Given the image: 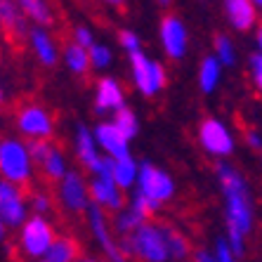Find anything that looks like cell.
<instances>
[{
	"label": "cell",
	"instance_id": "cell-34",
	"mask_svg": "<svg viewBox=\"0 0 262 262\" xmlns=\"http://www.w3.org/2000/svg\"><path fill=\"white\" fill-rule=\"evenodd\" d=\"M213 255H215V260H217V262H238V260H241V257H238L236 253L232 250V246L227 244L225 236H220L217 241H215Z\"/></svg>",
	"mask_w": 262,
	"mask_h": 262
},
{
	"label": "cell",
	"instance_id": "cell-24",
	"mask_svg": "<svg viewBox=\"0 0 262 262\" xmlns=\"http://www.w3.org/2000/svg\"><path fill=\"white\" fill-rule=\"evenodd\" d=\"M14 3L21 7V12L26 14V19L33 26H45L48 29L55 21V12H52L48 0H14Z\"/></svg>",
	"mask_w": 262,
	"mask_h": 262
},
{
	"label": "cell",
	"instance_id": "cell-12",
	"mask_svg": "<svg viewBox=\"0 0 262 262\" xmlns=\"http://www.w3.org/2000/svg\"><path fill=\"white\" fill-rule=\"evenodd\" d=\"M85 222L90 227L92 238L104 250V255L109 257L111 262H125V255L121 250V241H116V229H114V222L109 220V213L97 206H92L85 213Z\"/></svg>",
	"mask_w": 262,
	"mask_h": 262
},
{
	"label": "cell",
	"instance_id": "cell-11",
	"mask_svg": "<svg viewBox=\"0 0 262 262\" xmlns=\"http://www.w3.org/2000/svg\"><path fill=\"white\" fill-rule=\"evenodd\" d=\"M57 201H59L61 210H67L71 215H85L92 208V194H90V182L80 170H69V175L57 184Z\"/></svg>",
	"mask_w": 262,
	"mask_h": 262
},
{
	"label": "cell",
	"instance_id": "cell-42",
	"mask_svg": "<svg viewBox=\"0 0 262 262\" xmlns=\"http://www.w3.org/2000/svg\"><path fill=\"white\" fill-rule=\"evenodd\" d=\"M161 5H170V0H159Z\"/></svg>",
	"mask_w": 262,
	"mask_h": 262
},
{
	"label": "cell",
	"instance_id": "cell-31",
	"mask_svg": "<svg viewBox=\"0 0 262 262\" xmlns=\"http://www.w3.org/2000/svg\"><path fill=\"white\" fill-rule=\"evenodd\" d=\"M29 203H31V210L36 215H48L52 210V196L48 194L45 189H33L29 194Z\"/></svg>",
	"mask_w": 262,
	"mask_h": 262
},
{
	"label": "cell",
	"instance_id": "cell-5",
	"mask_svg": "<svg viewBox=\"0 0 262 262\" xmlns=\"http://www.w3.org/2000/svg\"><path fill=\"white\" fill-rule=\"evenodd\" d=\"M14 128H17L19 137H24L26 142H36L52 140L57 133V123L48 106L38 102H24L14 111Z\"/></svg>",
	"mask_w": 262,
	"mask_h": 262
},
{
	"label": "cell",
	"instance_id": "cell-1",
	"mask_svg": "<svg viewBox=\"0 0 262 262\" xmlns=\"http://www.w3.org/2000/svg\"><path fill=\"white\" fill-rule=\"evenodd\" d=\"M215 177H217V187L225 203V238L234 253L244 257L246 238L255 225V208H253L248 180L225 161H220Z\"/></svg>",
	"mask_w": 262,
	"mask_h": 262
},
{
	"label": "cell",
	"instance_id": "cell-19",
	"mask_svg": "<svg viewBox=\"0 0 262 262\" xmlns=\"http://www.w3.org/2000/svg\"><path fill=\"white\" fill-rule=\"evenodd\" d=\"M73 151H76V159L78 163L85 168L88 172H95L97 165L102 163L104 154L97 144V137H95V130L85 128V125H78L76 128V135H73Z\"/></svg>",
	"mask_w": 262,
	"mask_h": 262
},
{
	"label": "cell",
	"instance_id": "cell-17",
	"mask_svg": "<svg viewBox=\"0 0 262 262\" xmlns=\"http://www.w3.org/2000/svg\"><path fill=\"white\" fill-rule=\"evenodd\" d=\"M26 40H29L31 52H33V57L38 59L40 67H45V69L57 67V61L61 59V50L57 45L55 36L45 26H31Z\"/></svg>",
	"mask_w": 262,
	"mask_h": 262
},
{
	"label": "cell",
	"instance_id": "cell-41",
	"mask_svg": "<svg viewBox=\"0 0 262 262\" xmlns=\"http://www.w3.org/2000/svg\"><path fill=\"white\" fill-rule=\"evenodd\" d=\"M253 3L257 5V10H262V0H253Z\"/></svg>",
	"mask_w": 262,
	"mask_h": 262
},
{
	"label": "cell",
	"instance_id": "cell-10",
	"mask_svg": "<svg viewBox=\"0 0 262 262\" xmlns=\"http://www.w3.org/2000/svg\"><path fill=\"white\" fill-rule=\"evenodd\" d=\"M29 149L33 161H36L38 172L43 175L45 182L59 184L69 175L71 168H69L67 154L61 151L59 144H55L52 140H36V142H29Z\"/></svg>",
	"mask_w": 262,
	"mask_h": 262
},
{
	"label": "cell",
	"instance_id": "cell-33",
	"mask_svg": "<svg viewBox=\"0 0 262 262\" xmlns=\"http://www.w3.org/2000/svg\"><path fill=\"white\" fill-rule=\"evenodd\" d=\"M248 78H250L253 90L262 97V55L260 52H255V55L248 57Z\"/></svg>",
	"mask_w": 262,
	"mask_h": 262
},
{
	"label": "cell",
	"instance_id": "cell-25",
	"mask_svg": "<svg viewBox=\"0 0 262 262\" xmlns=\"http://www.w3.org/2000/svg\"><path fill=\"white\" fill-rule=\"evenodd\" d=\"M45 260H52V262H80L83 260V257H80V244L73 236H69V234H59L57 241L52 244V248H50V253H48Z\"/></svg>",
	"mask_w": 262,
	"mask_h": 262
},
{
	"label": "cell",
	"instance_id": "cell-6",
	"mask_svg": "<svg viewBox=\"0 0 262 262\" xmlns=\"http://www.w3.org/2000/svg\"><path fill=\"white\" fill-rule=\"evenodd\" d=\"M196 140H199V146L203 149V154H208L210 159H217V161L229 159L234 154V149H236V137H234L232 128L222 118H215V116H208L199 123Z\"/></svg>",
	"mask_w": 262,
	"mask_h": 262
},
{
	"label": "cell",
	"instance_id": "cell-29",
	"mask_svg": "<svg viewBox=\"0 0 262 262\" xmlns=\"http://www.w3.org/2000/svg\"><path fill=\"white\" fill-rule=\"evenodd\" d=\"M213 55L222 61V67H234L236 64V48H234L232 38L225 33H217L213 40Z\"/></svg>",
	"mask_w": 262,
	"mask_h": 262
},
{
	"label": "cell",
	"instance_id": "cell-15",
	"mask_svg": "<svg viewBox=\"0 0 262 262\" xmlns=\"http://www.w3.org/2000/svg\"><path fill=\"white\" fill-rule=\"evenodd\" d=\"M92 206L106 213H121L125 208V191L114 182V177H90Z\"/></svg>",
	"mask_w": 262,
	"mask_h": 262
},
{
	"label": "cell",
	"instance_id": "cell-21",
	"mask_svg": "<svg viewBox=\"0 0 262 262\" xmlns=\"http://www.w3.org/2000/svg\"><path fill=\"white\" fill-rule=\"evenodd\" d=\"M222 61L215 55H206L201 61H199V73H196V83H199V90L203 95H213L215 90L222 83Z\"/></svg>",
	"mask_w": 262,
	"mask_h": 262
},
{
	"label": "cell",
	"instance_id": "cell-26",
	"mask_svg": "<svg viewBox=\"0 0 262 262\" xmlns=\"http://www.w3.org/2000/svg\"><path fill=\"white\" fill-rule=\"evenodd\" d=\"M144 222H149V217H144L137 208L128 203V206L123 208L121 213H116V217H114V229H116V234L123 238V236H130L135 229H140Z\"/></svg>",
	"mask_w": 262,
	"mask_h": 262
},
{
	"label": "cell",
	"instance_id": "cell-18",
	"mask_svg": "<svg viewBox=\"0 0 262 262\" xmlns=\"http://www.w3.org/2000/svg\"><path fill=\"white\" fill-rule=\"evenodd\" d=\"M95 137H97V144L104 156H109L114 161L130 156V140L114 125L111 118L109 121H99L95 125Z\"/></svg>",
	"mask_w": 262,
	"mask_h": 262
},
{
	"label": "cell",
	"instance_id": "cell-14",
	"mask_svg": "<svg viewBox=\"0 0 262 262\" xmlns=\"http://www.w3.org/2000/svg\"><path fill=\"white\" fill-rule=\"evenodd\" d=\"M95 114L99 116H114L121 109H125V90H123L121 80H116L114 76H102L95 83Z\"/></svg>",
	"mask_w": 262,
	"mask_h": 262
},
{
	"label": "cell",
	"instance_id": "cell-7",
	"mask_svg": "<svg viewBox=\"0 0 262 262\" xmlns=\"http://www.w3.org/2000/svg\"><path fill=\"white\" fill-rule=\"evenodd\" d=\"M135 194L144 196L146 201L154 203L161 210L165 203H170L175 199L177 184L168 170H163V168H159V165H154V163H142Z\"/></svg>",
	"mask_w": 262,
	"mask_h": 262
},
{
	"label": "cell",
	"instance_id": "cell-39",
	"mask_svg": "<svg viewBox=\"0 0 262 262\" xmlns=\"http://www.w3.org/2000/svg\"><path fill=\"white\" fill-rule=\"evenodd\" d=\"M255 45H257V52L262 55V21H260V26L255 29Z\"/></svg>",
	"mask_w": 262,
	"mask_h": 262
},
{
	"label": "cell",
	"instance_id": "cell-30",
	"mask_svg": "<svg viewBox=\"0 0 262 262\" xmlns=\"http://www.w3.org/2000/svg\"><path fill=\"white\" fill-rule=\"evenodd\" d=\"M90 61L95 71H106V69L114 64V52H111L109 45L104 43H95L90 48Z\"/></svg>",
	"mask_w": 262,
	"mask_h": 262
},
{
	"label": "cell",
	"instance_id": "cell-3",
	"mask_svg": "<svg viewBox=\"0 0 262 262\" xmlns=\"http://www.w3.org/2000/svg\"><path fill=\"white\" fill-rule=\"evenodd\" d=\"M36 161L31 156L29 142L21 137H5L0 142V175L3 182L17 184L26 189L36 177Z\"/></svg>",
	"mask_w": 262,
	"mask_h": 262
},
{
	"label": "cell",
	"instance_id": "cell-13",
	"mask_svg": "<svg viewBox=\"0 0 262 262\" xmlns=\"http://www.w3.org/2000/svg\"><path fill=\"white\" fill-rule=\"evenodd\" d=\"M159 38L165 57L180 61L189 52V29L177 14H165L159 24Z\"/></svg>",
	"mask_w": 262,
	"mask_h": 262
},
{
	"label": "cell",
	"instance_id": "cell-22",
	"mask_svg": "<svg viewBox=\"0 0 262 262\" xmlns=\"http://www.w3.org/2000/svg\"><path fill=\"white\" fill-rule=\"evenodd\" d=\"M140 168L142 163L135 161V156H125V159H116L114 161V170H111V177L114 182L121 187L123 191H135L137 187V180H140Z\"/></svg>",
	"mask_w": 262,
	"mask_h": 262
},
{
	"label": "cell",
	"instance_id": "cell-35",
	"mask_svg": "<svg viewBox=\"0 0 262 262\" xmlns=\"http://www.w3.org/2000/svg\"><path fill=\"white\" fill-rule=\"evenodd\" d=\"M71 40L73 43H78L80 48H88L90 50L92 45H95V33H92L90 26H76V29L71 31Z\"/></svg>",
	"mask_w": 262,
	"mask_h": 262
},
{
	"label": "cell",
	"instance_id": "cell-23",
	"mask_svg": "<svg viewBox=\"0 0 262 262\" xmlns=\"http://www.w3.org/2000/svg\"><path fill=\"white\" fill-rule=\"evenodd\" d=\"M61 61H64V67H67L73 76H85V73L92 69L90 50L80 48V45L73 43V40L61 48Z\"/></svg>",
	"mask_w": 262,
	"mask_h": 262
},
{
	"label": "cell",
	"instance_id": "cell-40",
	"mask_svg": "<svg viewBox=\"0 0 262 262\" xmlns=\"http://www.w3.org/2000/svg\"><path fill=\"white\" fill-rule=\"evenodd\" d=\"M80 262H99V260H92V257H83Z\"/></svg>",
	"mask_w": 262,
	"mask_h": 262
},
{
	"label": "cell",
	"instance_id": "cell-2",
	"mask_svg": "<svg viewBox=\"0 0 262 262\" xmlns=\"http://www.w3.org/2000/svg\"><path fill=\"white\" fill-rule=\"evenodd\" d=\"M170 225L149 220L130 236L121 238V250L125 257L140 262H170V241H168Z\"/></svg>",
	"mask_w": 262,
	"mask_h": 262
},
{
	"label": "cell",
	"instance_id": "cell-43",
	"mask_svg": "<svg viewBox=\"0 0 262 262\" xmlns=\"http://www.w3.org/2000/svg\"><path fill=\"white\" fill-rule=\"evenodd\" d=\"M43 262H52V260H43Z\"/></svg>",
	"mask_w": 262,
	"mask_h": 262
},
{
	"label": "cell",
	"instance_id": "cell-37",
	"mask_svg": "<svg viewBox=\"0 0 262 262\" xmlns=\"http://www.w3.org/2000/svg\"><path fill=\"white\" fill-rule=\"evenodd\" d=\"M191 262H217L215 260L213 253H206V250H199L194 257H191Z\"/></svg>",
	"mask_w": 262,
	"mask_h": 262
},
{
	"label": "cell",
	"instance_id": "cell-20",
	"mask_svg": "<svg viewBox=\"0 0 262 262\" xmlns=\"http://www.w3.org/2000/svg\"><path fill=\"white\" fill-rule=\"evenodd\" d=\"M0 21L5 33L12 38H26L31 31L29 19L14 0H0Z\"/></svg>",
	"mask_w": 262,
	"mask_h": 262
},
{
	"label": "cell",
	"instance_id": "cell-4",
	"mask_svg": "<svg viewBox=\"0 0 262 262\" xmlns=\"http://www.w3.org/2000/svg\"><path fill=\"white\" fill-rule=\"evenodd\" d=\"M57 229L45 215H31L21 229H17V248L26 260L43 262L48 257L52 244L57 241Z\"/></svg>",
	"mask_w": 262,
	"mask_h": 262
},
{
	"label": "cell",
	"instance_id": "cell-38",
	"mask_svg": "<svg viewBox=\"0 0 262 262\" xmlns=\"http://www.w3.org/2000/svg\"><path fill=\"white\" fill-rule=\"evenodd\" d=\"M106 7H114V10H121V7H125V3L128 0H102Z\"/></svg>",
	"mask_w": 262,
	"mask_h": 262
},
{
	"label": "cell",
	"instance_id": "cell-16",
	"mask_svg": "<svg viewBox=\"0 0 262 262\" xmlns=\"http://www.w3.org/2000/svg\"><path fill=\"white\" fill-rule=\"evenodd\" d=\"M222 10L234 31L248 33L260 26V10L253 0H222Z\"/></svg>",
	"mask_w": 262,
	"mask_h": 262
},
{
	"label": "cell",
	"instance_id": "cell-8",
	"mask_svg": "<svg viewBox=\"0 0 262 262\" xmlns=\"http://www.w3.org/2000/svg\"><path fill=\"white\" fill-rule=\"evenodd\" d=\"M130 61V78H133V85L137 88L140 95L144 97H156L165 90L168 85V76H165V69L161 61L151 59L144 52H137V55L128 57Z\"/></svg>",
	"mask_w": 262,
	"mask_h": 262
},
{
	"label": "cell",
	"instance_id": "cell-27",
	"mask_svg": "<svg viewBox=\"0 0 262 262\" xmlns=\"http://www.w3.org/2000/svg\"><path fill=\"white\" fill-rule=\"evenodd\" d=\"M168 241H170V262H187L191 255V244L184 236V232L170 227L168 229Z\"/></svg>",
	"mask_w": 262,
	"mask_h": 262
},
{
	"label": "cell",
	"instance_id": "cell-32",
	"mask_svg": "<svg viewBox=\"0 0 262 262\" xmlns=\"http://www.w3.org/2000/svg\"><path fill=\"white\" fill-rule=\"evenodd\" d=\"M118 45H121V50L128 57L142 52V38L137 36L135 31H130V29H123L121 33H118Z\"/></svg>",
	"mask_w": 262,
	"mask_h": 262
},
{
	"label": "cell",
	"instance_id": "cell-36",
	"mask_svg": "<svg viewBox=\"0 0 262 262\" xmlns=\"http://www.w3.org/2000/svg\"><path fill=\"white\" fill-rule=\"evenodd\" d=\"M246 144H248L250 149H255V151H262V135H260V130H255V128L246 130Z\"/></svg>",
	"mask_w": 262,
	"mask_h": 262
},
{
	"label": "cell",
	"instance_id": "cell-9",
	"mask_svg": "<svg viewBox=\"0 0 262 262\" xmlns=\"http://www.w3.org/2000/svg\"><path fill=\"white\" fill-rule=\"evenodd\" d=\"M29 194H24L21 187L10 182H0V232L3 236L7 229H21L26 220L31 217Z\"/></svg>",
	"mask_w": 262,
	"mask_h": 262
},
{
	"label": "cell",
	"instance_id": "cell-28",
	"mask_svg": "<svg viewBox=\"0 0 262 262\" xmlns=\"http://www.w3.org/2000/svg\"><path fill=\"white\" fill-rule=\"evenodd\" d=\"M111 121H114V125H116V128L121 130L130 142L140 135V118H137V114H135L130 106H125V109H121L118 114H114Z\"/></svg>",
	"mask_w": 262,
	"mask_h": 262
}]
</instances>
